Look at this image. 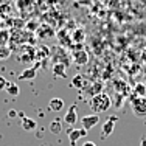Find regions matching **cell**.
I'll return each instance as SVG.
<instances>
[{
  "label": "cell",
  "mask_w": 146,
  "mask_h": 146,
  "mask_svg": "<svg viewBox=\"0 0 146 146\" xmlns=\"http://www.w3.org/2000/svg\"><path fill=\"white\" fill-rule=\"evenodd\" d=\"M132 95H134V96H137V98H146V84H141V82L135 84V87H134V92H132Z\"/></svg>",
  "instance_id": "11"
},
{
  "label": "cell",
  "mask_w": 146,
  "mask_h": 146,
  "mask_svg": "<svg viewBox=\"0 0 146 146\" xmlns=\"http://www.w3.org/2000/svg\"><path fill=\"white\" fill-rule=\"evenodd\" d=\"M82 146H96V145L93 143V141H86V143L82 145Z\"/></svg>",
  "instance_id": "23"
},
{
  "label": "cell",
  "mask_w": 146,
  "mask_h": 146,
  "mask_svg": "<svg viewBox=\"0 0 146 146\" xmlns=\"http://www.w3.org/2000/svg\"><path fill=\"white\" fill-rule=\"evenodd\" d=\"M5 90H6V93L11 95V96H17V95H19V92H20L19 86H17L16 82H8V86H6Z\"/></svg>",
  "instance_id": "15"
},
{
  "label": "cell",
  "mask_w": 146,
  "mask_h": 146,
  "mask_svg": "<svg viewBox=\"0 0 146 146\" xmlns=\"http://www.w3.org/2000/svg\"><path fill=\"white\" fill-rule=\"evenodd\" d=\"M9 54H11V50H9V48L0 47V61H2V59H8Z\"/></svg>",
  "instance_id": "18"
},
{
  "label": "cell",
  "mask_w": 146,
  "mask_h": 146,
  "mask_svg": "<svg viewBox=\"0 0 146 146\" xmlns=\"http://www.w3.org/2000/svg\"><path fill=\"white\" fill-rule=\"evenodd\" d=\"M9 81H6V78H3V76H0V90H5L6 86H8Z\"/></svg>",
  "instance_id": "20"
},
{
  "label": "cell",
  "mask_w": 146,
  "mask_h": 146,
  "mask_svg": "<svg viewBox=\"0 0 146 146\" xmlns=\"http://www.w3.org/2000/svg\"><path fill=\"white\" fill-rule=\"evenodd\" d=\"M37 75V65H33V67H28L25 68L22 73L19 75V79L20 81H28V79H34Z\"/></svg>",
  "instance_id": "7"
},
{
  "label": "cell",
  "mask_w": 146,
  "mask_h": 146,
  "mask_svg": "<svg viewBox=\"0 0 146 146\" xmlns=\"http://www.w3.org/2000/svg\"><path fill=\"white\" fill-rule=\"evenodd\" d=\"M72 86H73V87H76V89H82V87H84V79H82V76H81V75L73 76Z\"/></svg>",
  "instance_id": "16"
},
{
  "label": "cell",
  "mask_w": 146,
  "mask_h": 146,
  "mask_svg": "<svg viewBox=\"0 0 146 146\" xmlns=\"http://www.w3.org/2000/svg\"><path fill=\"white\" fill-rule=\"evenodd\" d=\"M131 106H132V110H134L135 117H138V118L146 117V98H137V96L132 95Z\"/></svg>",
  "instance_id": "2"
},
{
  "label": "cell",
  "mask_w": 146,
  "mask_h": 146,
  "mask_svg": "<svg viewBox=\"0 0 146 146\" xmlns=\"http://www.w3.org/2000/svg\"><path fill=\"white\" fill-rule=\"evenodd\" d=\"M62 131V121L56 118V120H53L50 123V132H53V134H61Z\"/></svg>",
  "instance_id": "14"
},
{
  "label": "cell",
  "mask_w": 146,
  "mask_h": 146,
  "mask_svg": "<svg viewBox=\"0 0 146 146\" xmlns=\"http://www.w3.org/2000/svg\"><path fill=\"white\" fill-rule=\"evenodd\" d=\"M87 135V131L86 129H70L68 131V140H70V143L72 145H76V141L79 140V138H82V137H86Z\"/></svg>",
  "instance_id": "6"
},
{
  "label": "cell",
  "mask_w": 146,
  "mask_h": 146,
  "mask_svg": "<svg viewBox=\"0 0 146 146\" xmlns=\"http://www.w3.org/2000/svg\"><path fill=\"white\" fill-rule=\"evenodd\" d=\"M17 115H19V112H17L16 109H11V110L8 112V117H9V118H14V117H17Z\"/></svg>",
  "instance_id": "21"
},
{
  "label": "cell",
  "mask_w": 146,
  "mask_h": 146,
  "mask_svg": "<svg viewBox=\"0 0 146 146\" xmlns=\"http://www.w3.org/2000/svg\"><path fill=\"white\" fill-rule=\"evenodd\" d=\"M110 106H112V101H110V96L107 93H100V95L90 98V107L96 115L100 112H107Z\"/></svg>",
  "instance_id": "1"
},
{
  "label": "cell",
  "mask_w": 146,
  "mask_h": 146,
  "mask_svg": "<svg viewBox=\"0 0 146 146\" xmlns=\"http://www.w3.org/2000/svg\"><path fill=\"white\" fill-rule=\"evenodd\" d=\"M101 90H103V84H101V82H95V84L90 86V89L87 90V93L93 98V96H96V95H100V93H103Z\"/></svg>",
  "instance_id": "13"
},
{
  "label": "cell",
  "mask_w": 146,
  "mask_h": 146,
  "mask_svg": "<svg viewBox=\"0 0 146 146\" xmlns=\"http://www.w3.org/2000/svg\"><path fill=\"white\" fill-rule=\"evenodd\" d=\"M6 40H8V33L6 31H0V45L6 44Z\"/></svg>",
  "instance_id": "19"
},
{
  "label": "cell",
  "mask_w": 146,
  "mask_h": 146,
  "mask_svg": "<svg viewBox=\"0 0 146 146\" xmlns=\"http://www.w3.org/2000/svg\"><path fill=\"white\" fill-rule=\"evenodd\" d=\"M117 120H118L117 117H109L106 121H104V124H103V127H101V137L103 138L109 137V135L113 132V127H115Z\"/></svg>",
  "instance_id": "5"
},
{
  "label": "cell",
  "mask_w": 146,
  "mask_h": 146,
  "mask_svg": "<svg viewBox=\"0 0 146 146\" xmlns=\"http://www.w3.org/2000/svg\"><path fill=\"white\" fill-rule=\"evenodd\" d=\"M48 109L53 110V112H59V110L64 109V100L62 98H51L48 103Z\"/></svg>",
  "instance_id": "9"
},
{
  "label": "cell",
  "mask_w": 146,
  "mask_h": 146,
  "mask_svg": "<svg viewBox=\"0 0 146 146\" xmlns=\"http://www.w3.org/2000/svg\"><path fill=\"white\" fill-rule=\"evenodd\" d=\"M73 40H75V42H82V40H84V31L76 30L75 34H73Z\"/></svg>",
  "instance_id": "17"
},
{
  "label": "cell",
  "mask_w": 146,
  "mask_h": 146,
  "mask_svg": "<svg viewBox=\"0 0 146 146\" xmlns=\"http://www.w3.org/2000/svg\"><path fill=\"white\" fill-rule=\"evenodd\" d=\"M140 146H146V137L141 138V141H140Z\"/></svg>",
  "instance_id": "24"
},
{
  "label": "cell",
  "mask_w": 146,
  "mask_h": 146,
  "mask_svg": "<svg viewBox=\"0 0 146 146\" xmlns=\"http://www.w3.org/2000/svg\"><path fill=\"white\" fill-rule=\"evenodd\" d=\"M53 75L58 78H65L67 76V65L65 64H53Z\"/></svg>",
  "instance_id": "10"
},
{
  "label": "cell",
  "mask_w": 146,
  "mask_h": 146,
  "mask_svg": "<svg viewBox=\"0 0 146 146\" xmlns=\"http://www.w3.org/2000/svg\"><path fill=\"white\" fill-rule=\"evenodd\" d=\"M27 28H28V30H31V31H34V30L37 28V27H36V22H30L28 25H27Z\"/></svg>",
  "instance_id": "22"
},
{
  "label": "cell",
  "mask_w": 146,
  "mask_h": 146,
  "mask_svg": "<svg viewBox=\"0 0 146 146\" xmlns=\"http://www.w3.org/2000/svg\"><path fill=\"white\" fill-rule=\"evenodd\" d=\"M73 59H75V62L78 65H86V64H87V61H89L87 51H84V50L75 51V53H73Z\"/></svg>",
  "instance_id": "8"
},
{
  "label": "cell",
  "mask_w": 146,
  "mask_h": 146,
  "mask_svg": "<svg viewBox=\"0 0 146 146\" xmlns=\"http://www.w3.org/2000/svg\"><path fill=\"white\" fill-rule=\"evenodd\" d=\"M98 123H100V115H96V113H92V115H86V117L81 118L82 129H86V131H90L92 127H95Z\"/></svg>",
  "instance_id": "4"
},
{
  "label": "cell",
  "mask_w": 146,
  "mask_h": 146,
  "mask_svg": "<svg viewBox=\"0 0 146 146\" xmlns=\"http://www.w3.org/2000/svg\"><path fill=\"white\" fill-rule=\"evenodd\" d=\"M76 121H78V106H76V104H72L64 115V123L68 124V126H73Z\"/></svg>",
  "instance_id": "3"
},
{
  "label": "cell",
  "mask_w": 146,
  "mask_h": 146,
  "mask_svg": "<svg viewBox=\"0 0 146 146\" xmlns=\"http://www.w3.org/2000/svg\"><path fill=\"white\" fill-rule=\"evenodd\" d=\"M36 126H37V124H36V121H34L33 118H28L27 115L22 118V127L25 131H34V129H36Z\"/></svg>",
  "instance_id": "12"
}]
</instances>
